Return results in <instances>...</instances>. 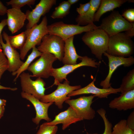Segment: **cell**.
I'll return each instance as SVG.
<instances>
[{
    "mask_svg": "<svg viewBox=\"0 0 134 134\" xmlns=\"http://www.w3.org/2000/svg\"><path fill=\"white\" fill-rule=\"evenodd\" d=\"M109 37L104 31L98 28L86 32L82 39L90 48L91 53L100 60L102 55L107 50Z\"/></svg>",
    "mask_w": 134,
    "mask_h": 134,
    "instance_id": "1",
    "label": "cell"
},
{
    "mask_svg": "<svg viewBox=\"0 0 134 134\" xmlns=\"http://www.w3.org/2000/svg\"><path fill=\"white\" fill-rule=\"evenodd\" d=\"M106 52L111 55L123 57L131 56L134 45L131 38L125 33L121 32L109 36Z\"/></svg>",
    "mask_w": 134,
    "mask_h": 134,
    "instance_id": "2",
    "label": "cell"
},
{
    "mask_svg": "<svg viewBox=\"0 0 134 134\" xmlns=\"http://www.w3.org/2000/svg\"><path fill=\"white\" fill-rule=\"evenodd\" d=\"M48 20L47 17L45 16L41 23L38 25L34 26L31 28L27 29L25 31L26 38L25 43L20 50V57L21 60H24L28 52L31 49L39 46L42 38L48 34Z\"/></svg>",
    "mask_w": 134,
    "mask_h": 134,
    "instance_id": "3",
    "label": "cell"
},
{
    "mask_svg": "<svg viewBox=\"0 0 134 134\" xmlns=\"http://www.w3.org/2000/svg\"><path fill=\"white\" fill-rule=\"evenodd\" d=\"M98 28L94 23L82 26L77 24H66L62 21L55 22L47 26L48 34L57 35L65 41L75 35Z\"/></svg>",
    "mask_w": 134,
    "mask_h": 134,
    "instance_id": "4",
    "label": "cell"
},
{
    "mask_svg": "<svg viewBox=\"0 0 134 134\" xmlns=\"http://www.w3.org/2000/svg\"><path fill=\"white\" fill-rule=\"evenodd\" d=\"M134 26L125 19L118 11H113L108 16L103 19L98 28L104 31L110 36L126 31Z\"/></svg>",
    "mask_w": 134,
    "mask_h": 134,
    "instance_id": "5",
    "label": "cell"
},
{
    "mask_svg": "<svg viewBox=\"0 0 134 134\" xmlns=\"http://www.w3.org/2000/svg\"><path fill=\"white\" fill-rule=\"evenodd\" d=\"M40 58L31 64L27 70L31 72V77L48 78L50 76L53 63L57 60L53 54L42 53Z\"/></svg>",
    "mask_w": 134,
    "mask_h": 134,
    "instance_id": "6",
    "label": "cell"
},
{
    "mask_svg": "<svg viewBox=\"0 0 134 134\" xmlns=\"http://www.w3.org/2000/svg\"><path fill=\"white\" fill-rule=\"evenodd\" d=\"M56 89L51 93L45 95L40 100L44 103L52 102L60 109L63 107V104L67 100L70 99L67 95L72 91L81 88L80 85L71 86L67 79L65 80L63 83H59Z\"/></svg>",
    "mask_w": 134,
    "mask_h": 134,
    "instance_id": "7",
    "label": "cell"
},
{
    "mask_svg": "<svg viewBox=\"0 0 134 134\" xmlns=\"http://www.w3.org/2000/svg\"><path fill=\"white\" fill-rule=\"evenodd\" d=\"M81 62L78 64L72 65H64L63 66L58 68H53L50 76L54 78V83L52 86L57 85L64 80L67 79V75L74 70L83 66H87L97 68L100 65V63L96 60L87 56H81L79 59Z\"/></svg>",
    "mask_w": 134,
    "mask_h": 134,
    "instance_id": "8",
    "label": "cell"
},
{
    "mask_svg": "<svg viewBox=\"0 0 134 134\" xmlns=\"http://www.w3.org/2000/svg\"><path fill=\"white\" fill-rule=\"evenodd\" d=\"M65 41L56 35L47 34L43 38L37 48L41 53H48L54 55L60 61L63 57Z\"/></svg>",
    "mask_w": 134,
    "mask_h": 134,
    "instance_id": "9",
    "label": "cell"
},
{
    "mask_svg": "<svg viewBox=\"0 0 134 134\" xmlns=\"http://www.w3.org/2000/svg\"><path fill=\"white\" fill-rule=\"evenodd\" d=\"M94 95L83 96L74 99H69L65 102L74 110L77 115L83 120H91L95 117L96 112L91 107Z\"/></svg>",
    "mask_w": 134,
    "mask_h": 134,
    "instance_id": "10",
    "label": "cell"
},
{
    "mask_svg": "<svg viewBox=\"0 0 134 134\" xmlns=\"http://www.w3.org/2000/svg\"><path fill=\"white\" fill-rule=\"evenodd\" d=\"M19 77L22 92L31 95L39 100L45 95L46 83L42 78H37L35 80H33L31 75L24 72Z\"/></svg>",
    "mask_w": 134,
    "mask_h": 134,
    "instance_id": "11",
    "label": "cell"
},
{
    "mask_svg": "<svg viewBox=\"0 0 134 134\" xmlns=\"http://www.w3.org/2000/svg\"><path fill=\"white\" fill-rule=\"evenodd\" d=\"M8 36L3 31L0 36V43L3 52L8 61L7 70L12 73L18 70L24 62L21 60L20 54L16 49L10 45L8 40Z\"/></svg>",
    "mask_w": 134,
    "mask_h": 134,
    "instance_id": "12",
    "label": "cell"
},
{
    "mask_svg": "<svg viewBox=\"0 0 134 134\" xmlns=\"http://www.w3.org/2000/svg\"><path fill=\"white\" fill-rule=\"evenodd\" d=\"M103 54L108 59L109 71L106 77L101 82L100 85L102 88L106 89L111 87L110 80L116 69L121 66L128 67L133 65L134 64V58L132 56L126 58L114 56L108 54L106 52Z\"/></svg>",
    "mask_w": 134,
    "mask_h": 134,
    "instance_id": "13",
    "label": "cell"
},
{
    "mask_svg": "<svg viewBox=\"0 0 134 134\" xmlns=\"http://www.w3.org/2000/svg\"><path fill=\"white\" fill-rule=\"evenodd\" d=\"M56 0H41L32 11H26L25 13L28 23L26 28L29 29L37 24L42 16L48 12L52 7L56 4Z\"/></svg>",
    "mask_w": 134,
    "mask_h": 134,
    "instance_id": "14",
    "label": "cell"
},
{
    "mask_svg": "<svg viewBox=\"0 0 134 134\" xmlns=\"http://www.w3.org/2000/svg\"><path fill=\"white\" fill-rule=\"evenodd\" d=\"M21 96L22 98L30 102L35 108L36 115L35 118L32 119L34 123L38 125L42 120H44L47 122L52 121L48 116V112L49 108L54 103L42 102L32 95L23 92L21 93Z\"/></svg>",
    "mask_w": 134,
    "mask_h": 134,
    "instance_id": "15",
    "label": "cell"
},
{
    "mask_svg": "<svg viewBox=\"0 0 134 134\" xmlns=\"http://www.w3.org/2000/svg\"><path fill=\"white\" fill-rule=\"evenodd\" d=\"M96 81V78L95 77L92 81L87 86L72 91L67 95V96L70 97L83 94H91L94 95L95 97L103 98H107L110 94H117L120 92L119 88H114L111 87L106 89L99 88L94 84Z\"/></svg>",
    "mask_w": 134,
    "mask_h": 134,
    "instance_id": "16",
    "label": "cell"
},
{
    "mask_svg": "<svg viewBox=\"0 0 134 134\" xmlns=\"http://www.w3.org/2000/svg\"><path fill=\"white\" fill-rule=\"evenodd\" d=\"M83 119L79 116L74 110L70 106L55 116L53 121L45 123L50 126H56L62 124V129L64 130L71 124L82 121Z\"/></svg>",
    "mask_w": 134,
    "mask_h": 134,
    "instance_id": "17",
    "label": "cell"
},
{
    "mask_svg": "<svg viewBox=\"0 0 134 134\" xmlns=\"http://www.w3.org/2000/svg\"><path fill=\"white\" fill-rule=\"evenodd\" d=\"M6 14L7 25L11 34H14L23 27L26 15L21 9L13 8L8 9Z\"/></svg>",
    "mask_w": 134,
    "mask_h": 134,
    "instance_id": "18",
    "label": "cell"
},
{
    "mask_svg": "<svg viewBox=\"0 0 134 134\" xmlns=\"http://www.w3.org/2000/svg\"><path fill=\"white\" fill-rule=\"evenodd\" d=\"M109 108L119 110H126L134 108V89L121 94L109 104Z\"/></svg>",
    "mask_w": 134,
    "mask_h": 134,
    "instance_id": "19",
    "label": "cell"
},
{
    "mask_svg": "<svg viewBox=\"0 0 134 134\" xmlns=\"http://www.w3.org/2000/svg\"><path fill=\"white\" fill-rule=\"evenodd\" d=\"M74 36H72L65 41L64 55L62 61L64 65H72L77 64L78 59L81 56L77 53L74 46Z\"/></svg>",
    "mask_w": 134,
    "mask_h": 134,
    "instance_id": "20",
    "label": "cell"
},
{
    "mask_svg": "<svg viewBox=\"0 0 134 134\" xmlns=\"http://www.w3.org/2000/svg\"><path fill=\"white\" fill-rule=\"evenodd\" d=\"M89 1L91 6L88 10L83 15H78L75 18L77 24L79 26L94 23L95 15L100 5L101 0H91Z\"/></svg>",
    "mask_w": 134,
    "mask_h": 134,
    "instance_id": "21",
    "label": "cell"
},
{
    "mask_svg": "<svg viewBox=\"0 0 134 134\" xmlns=\"http://www.w3.org/2000/svg\"><path fill=\"white\" fill-rule=\"evenodd\" d=\"M127 0H101L100 5L94 17V22H98L101 16L107 12L119 7L127 1Z\"/></svg>",
    "mask_w": 134,
    "mask_h": 134,
    "instance_id": "22",
    "label": "cell"
},
{
    "mask_svg": "<svg viewBox=\"0 0 134 134\" xmlns=\"http://www.w3.org/2000/svg\"><path fill=\"white\" fill-rule=\"evenodd\" d=\"M42 53L39 51L35 47L32 48L31 53L28 56L27 58L18 69L15 72H12L13 76L16 75L13 80L14 82L16 81L20 75L27 69L33 61L36 58L40 56Z\"/></svg>",
    "mask_w": 134,
    "mask_h": 134,
    "instance_id": "23",
    "label": "cell"
},
{
    "mask_svg": "<svg viewBox=\"0 0 134 134\" xmlns=\"http://www.w3.org/2000/svg\"><path fill=\"white\" fill-rule=\"evenodd\" d=\"M121 94L134 89V69L130 70L124 76L119 88Z\"/></svg>",
    "mask_w": 134,
    "mask_h": 134,
    "instance_id": "24",
    "label": "cell"
},
{
    "mask_svg": "<svg viewBox=\"0 0 134 134\" xmlns=\"http://www.w3.org/2000/svg\"><path fill=\"white\" fill-rule=\"evenodd\" d=\"M71 6L67 1L62 2L55 8L51 17L53 19L63 18L69 13Z\"/></svg>",
    "mask_w": 134,
    "mask_h": 134,
    "instance_id": "25",
    "label": "cell"
},
{
    "mask_svg": "<svg viewBox=\"0 0 134 134\" xmlns=\"http://www.w3.org/2000/svg\"><path fill=\"white\" fill-rule=\"evenodd\" d=\"M8 38L9 43L12 47L20 50L25 43L26 35L24 31L15 35H9Z\"/></svg>",
    "mask_w": 134,
    "mask_h": 134,
    "instance_id": "26",
    "label": "cell"
},
{
    "mask_svg": "<svg viewBox=\"0 0 134 134\" xmlns=\"http://www.w3.org/2000/svg\"><path fill=\"white\" fill-rule=\"evenodd\" d=\"M112 134H134V131L127 126L126 120L122 119L114 125Z\"/></svg>",
    "mask_w": 134,
    "mask_h": 134,
    "instance_id": "27",
    "label": "cell"
},
{
    "mask_svg": "<svg viewBox=\"0 0 134 134\" xmlns=\"http://www.w3.org/2000/svg\"><path fill=\"white\" fill-rule=\"evenodd\" d=\"M97 112L102 118L104 122V130L102 134H112V125L106 116V111L103 108H101L98 109ZM88 134H98L97 133Z\"/></svg>",
    "mask_w": 134,
    "mask_h": 134,
    "instance_id": "28",
    "label": "cell"
},
{
    "mask_svg": "<svg viewBox=\"0 0 134 134\" xmlns=\"http://www.w3.org/2000/svg\"><path fill=\"white\" fill-rule=\"evenodd\" d=\"M35 0H11L6 2L7 5H11L12 8L20 9L26 5L31 6L35 3Z\"/></svg>",
    "mask_w": 134,
    "mask_h": 134,
    "instance_id": "29",
    "label": "cell"
},
{
    "mask_svg": "<svg viewBox=\"0 0 134 134\" xmlns=\"http://www.w3.org/2000/svg\"><path fill=\"white\" fill-rule=\"evenodd\" d=\"M58 129L57 125H48L44 123L40 125L36 134H56Z\"/></svg>",
    "mask_w": 134,
    "mask_h": 134,
    "instance_id": "30",
    "label": "cell"
},
{
    "mask_svg": "<svg viewBox=\"0 0 134 134\" xmlns=\"http://www.w3.org/2000/svg\"><path fill=\"white\" fill-rule=\"evenodd\" d=\"M8 67V60L3 53L1 45H0V80L3 74Z\"/></svg>",
    "mask_w": 134,
    "mask_h": 134,
    "instance_id": "31",
    "label": "cell"
},
{
    "mask_svg": "<svg viewBox=\"0 0 134 134\" xmlns=\"http://www.w3.org/2000/svg\"><path fill=\"white\" fill-rule=\"evenodd\" d=\"M121 15L128 21L131 23H134V8H130L126 10Z\"/></svg>",
    "mask_w": 134,
    "mask_h": 134,
    "instance_id": "32",
    "label": "cell"
},
{
    "mask_svg": "<svg viewBox=\"0 0 134 134\" xmlns=\"http://www.w3.org/2000/svg\"><path fill=\"white\" fill-rule=\"evenodd\" d=\"M91 4L90 1L84 4H80L79 7L77 8L76 11L79 15H83L88 10Z\"/></svg>",
    "mask_w": 134,
    "mask_h": 134,
    "instance_id": "33",
    "label": "cell"
},
{
    "mask_svg": "<svg viewBox=\"0 0 134 134\" xmlns=\"http://www.w3.org/2000/svg\"><path fill=\"white\" fill-rule=\"evenodd\" d=\"M126 124L128 127L134 131V111L132 112L129 115L127 120Z\"/></svg>",
    "mask_w": 134,
    "mask_h": 134,
    "instance_id": "34",
    "label": "cell"
},
{
    "mask_svg": "<svg viewBox=\"0 0 134 134\" xmlns=\"http://www.w3.org/2000/svg\"><path fill=\"white\" fill-rule=\"evenodd\" d=\"M8 9L7 8L0 0V16H3L6 14Z\"/></svg>",
    "mask_w": 134,
    "mask_h": 134,
    "instance_id": "35",
    "label": "cell"
},
{
    "mask_svg": "<svg viewBox=\"0 0 134 134\" xmlns=\"http://www.w3.org/2000/svg\"><path fill=\"white\" fill-rule=\"evenodd\" d=\"M7 25V20L5 19L2 20L0 22V38L1 36V32L4 27Z\"/></svg>",
    "mask_w": 134,
    "mask_h": 134,
    "instance_id": "36",
    "label": "cell"
},
{
    "mask_svg": "<svg viewBox=\"0 0 134 134\" xmlns=\"http://www.w3.org/2000/svg\"><path fill=\"white\" fill-rule=\"evenodd\" d=\"M127 35L132 38L134 35V26L129 30L125 32Z\"/></svg>",
    "mask_w": 134,
    "mask_h": 134,
    "instance_id": "37",
    "label": "cell"
},
{
    "mask_svg": "<svg viewBox=\"0 0 134 134\" xmlns=\"http://www.w3.org/2000/svg\"><path fill=\"white\" fill-rule=\"evenodd\" d=\"M17 88H12L10 87H5L3 86L0 84V89L8 90L12 91H15L17 90Z\"/></svg>",
    "mask_w": 134,
    "mask_h": 134,
    "instance_id": "38",
    "label": "cell"
},
{
    "mask_svg": "<svg viewBox=\"0 0 134 134\" xmlns=\"http://www.w3.org/2000/svg\"><path fill=\"white\" fill-rule=\"evenodd\" d=\"M4 111V106H0V119L3 116Z\"/></svg>",
    "mask_w": 134,
    "mask_h": 134,
    "instance_id": "39",
    "label": "cell"
},
{
    "mask_svg": "<svg viewBox=\"0 0 134 134\" xmlns=\"http://www.w3.org/2000/svg\"><path fill=\"white\" fill-rule=\"evenodd\" d=\"M6 102V101L5 100L0 99V106H5Z\"/></svg>",
    "mask_w": 134,
    "mask_h": 134,
    "instance_id": "40",
    "label": "cell"
},
{
    "mask_svg": "<svg viewBox=\"0 0 134 134\" xmlns=\"http://www.w3.org/2000/svg\"><path fill=\"white\" fill-rule=\"evenodd\" d=\"M78 1V0H68L67 1L71 5L76 3Z\"/></svg>",
    "mask_w": 134,
    "mask_h": 134,
    "instance_id": "41",
    "label": "cell"
}]
</instances>
